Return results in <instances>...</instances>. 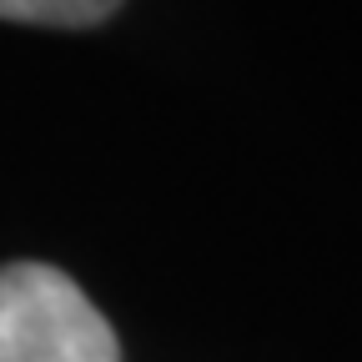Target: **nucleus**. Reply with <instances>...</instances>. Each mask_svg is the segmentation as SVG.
Returning a JSON list of instances; mask_svg holds the SVG:
<instances>
[{
	"label": "nucleus",
	"instance_id": "nucleus-1",
	"mask_svg": "<svg viewBox=\"0 0 362 362\" xmlns=\"http://www.w3.org/2000/svg\"><path fill=\"white\" fill-rule=\"evenodd\" d=\"M0 362H121L101 307L61 267H0Z\"/></svg>",
	"mask_w": 362,
	"mask_h": 362
},
{
	"label": "nucleus",
	"instance_id": "nucleus-2",
	"mask_svg": "<svg viewBox=\"0 0 362 362\" xmlns=\"http://www.w3.org/2000/svg\"><path fill=\"white\" fill-rule=\"evenodd\" d=\"M121 11V0H0V21L16 25H51V30H86Z\"/></svg>",
	"mask_w": 362,
	"mask_h": 362
}]
</instances>
